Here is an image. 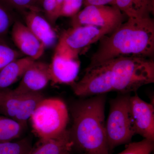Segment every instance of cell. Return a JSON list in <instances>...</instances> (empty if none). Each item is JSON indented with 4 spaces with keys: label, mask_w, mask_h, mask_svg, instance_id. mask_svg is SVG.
Returning <instances> with one entry per match:
<instances>
[{
    "label": "cell",
    "mask_w": 154,
    "mask_h": 154,
    "mask_svg": "<svg viewBox=\"0 0 154 154\" xmlns=\"http://www.w3.org/2000/svg\"><path fill=\"white\" fill-rule=\"evenodd\" d=\"M115 5L128 18H150L154 14V0H116Z\"/></svg>",
    "instance_id": "obj_16"
},
{
    "label": "cell",
    "mask_w": 154,
    "mask_h": 154,
    "mask_svg": "<svg viewBox=\"0 0 154 154\" xmlns=\"http://www.w3.org/2000/svg\"><path fill=\"white\" fill-rule=\"evenodd\" d=\"M25 127L13 119L0 116V143L11 141L20 137Z\"/></svg>",
    "instance_id": "obj_17"
},
{
    "label": "cell",
    "mask_w": 154,
    "mask_h": 154,
    "mask_svg": "<svg viewBox=\"0 0 154 154\" xmlns=\"http://www.w3.org/2000/svg\"><path fill=\"white\" fill-rule=\"evenodd\" d=\"M12 22L9 8L0 1V38L8 33Z\"/></svg>",
    "instance_id": "obj_23"
},
{
    "label": "cell",
    "mask_w": 154,
    "mask_h": 154,
    "mask_svg": "<svg viewBox=\"0 0 154 154\" xmlns=\"http://www.w3.org/2000/svg\"><path fill=\"white\" fill-rule=\"evenodd\" d=\"M98 49L87 67L119 56L152 58L154 54V21L151 17L128 18L110 34L100 39Z\"/></svg>",
    "instance_id": "obj_2"
},
{
    "label": "cell",
    "mask_w": 154,
    "mask_h": 154,
    "mask_svg": "<svg viewBox=\"0 0 154 154\" xmlns=\"http://www.w3.org/2000/svg\"><path fill=\"white\" fill-rule=\"evenodd\" d=\"M130 94H119L110 100L106 122V134L110 151L129 143L135 134L130 108Z\"/></svg>",
    "instance_id": "obj_5"
},
{
    "label": "cell",
    "mask_w": 154,
    "mask_h": 154,
    "mask_svg": "<svg viewBox=\"0 0 154 154\" xmlns=\"http://www.w3.org/2000/svg\"><path fill=\"white\" fill-rule=\"evenodd\" d=\"M113 30L94 25H82L72 27L66 30L60 38L69 47L80 53L82 50L99 41Z\"/></svg>",
    "instance_id": "obj_10"
},
{
    "label": "cell",
    "mask_w": 154,
    "mask_h": 154,
    "mask_svg": "<svg viewBox=\"0 0 154 154\" xmlns=\"http://www.w3.org/2000/svg\"><path fill=\"white\" fill-rule=\"evenodd\" d=\"M80 68L79 55L54 52L49 64L51 82L54 85L71 86L76 79Z\"/></svg>",
    "instance_id": "obj_8"
},
{
    "label": "cell",
    "mask_w": 154,
    "mask_h": 154,
    "mask_svg": "<svg viewBox=\"0 0 154 154\" xmlns=\"http://www.w3.org/2000/svg\"><path fill=\"white\" fill-rule=\"evenodd\" d=\"M12 40L19 50L34 60H37L44 54L45 48L26 25L16 22L11 32Z\"/></svg>",
    "instance_id": "obj_12"
},
{
    "label": "cell",
    "mask_w": 154,
    "mask_h": 154,
    "mask_svg": "<svg viewBox=\"0 0 154 154\" xmlns=\"http://www.w3.org/2000/svg\"><path fill=\"white\" fill-rule=\"evenodd\" d=\"M124 14L116 5H88L72 17V27L92 25L115 30L124 22Z\"/></svg>",
    "instance_id": "obj_7"
},
{
    "label": "cell",
    "mask_w": 154,
    "mask_h": 154,
    "mask_svg": "<svg viewBox=\"0 0 154 154\" xmlns=\"http://www.w3.org/2000/svg\"><path fill=\"white\" fill-rule=\"evenodd\" d=\"M21 57L20 53L0 38V71L12 61Z\"/></svg>",
    "instance_id": "obj_21"
},
{
    "label": "cell",
    "mask_w": 154,
    "mask_h": 154,
    "mask_svg": "<svg viewBox=\"0 0 154 154\" xmlns=\"http://www.w3.org/2000/svg\"><path fill=\"white\" fill-rule=\"evenodd\" d=\"M38 13L35 11H27L25 15V25L45 48H49L55 45L57 36L50 22Z\"/></svg>",
    "instance_id": "obj_13"
},
{
    "label": "cell",
    "mask_w": 154,
    "mask_h": 154,
    "mask_svg": "<svg viewBox=\"0 0 154 154\" xmlns=\"http://www.w3.org/2000/svg\"><path fill=\"white\" fill-rule=\"evenodd\" d=\"M130 108L135 134L154 141L153 105L145 102L135 94L130 97Z\"/></svg>",
    "instance_id": "obj_9"
},
{
    "label": "cell",
    "mask_w": 154,
    "mask_h": 154,
    "mask_svg": "<svg viewBox=\"0 0 154 154\" xmlns=\"http://www.w3.org/2000/svg\"><path fill=\"white\" fill-rule=\"evenodd\" d=\"M84 0H64L60 17H72L80 11Z\"/></svg>",
    "instance_id": "obj_24"
},
{
    "label": "cell",
    "mask_w": 154,
    "mask_h": 154,
    "mask_svg": "<svg viewBox=\"0 0 154 154\" xmlns=\"http://www.w3.org/2000/svg\"><path fill=\"white\" fill-rule=\"evenodd\" d=\"M105 94L77 101L72 105L69 130L75 147L82 154H109L105 121Z\"/></svg>",
    "instance_id": "obj_3"
},
{
    "label": "cell",
    "mask_w": 154,
    "mask_h": 154,
    "mask_svg": "<svg viewBox=\"0 0 154 154\" xmlns=\"http://www.w3.org/2000/svg\"><path fill=\"white\" fill-rule=\"evenodd\" d=\"M116 0H84V5H115Z\"/></svg>",
    "instance_id": "obj_25"
},
{
    "label": "cell",
    "mask_w": 154,
    "mask_h": 154,
    "mask_svg": "<svg viewBox=\"0 0 154 154\" xmlns=\"http://www.w3.org/2000/svg\"><path fill=\"white\" fill-rule=\"evenodd\" d=\"M154 82V62L141 57L119 56L87 67L82 78L71 87L82 97L136 92L142 86Z\"/></svg>",
    "instance_id": "obj_1"
},
{
    "label": "cell",
    "mask_w": 154,
    "mask_h": 154,
    "mask_svg": "<svg viewBox=\"0 0 154 154\" xmlns=\"http://www.w3.org/2000/svg\"><path fill=\"white\" fill-rule=\"evenodd\" d=\"M36 1H37V2H41L42 0H36Z\"/></svg>",
    "instance_id": "obj_26"
},
{
    "label": "cell",
    "mask_w": 154,
    "mask_h": 154,
    "mask_svg": "<svg viewBox=\"0 0 154 154\" xmlns=\"http://www.w3.org/2000/svg\"><path fill=\"white\" fill-rule=\"evenodd\" d=\"M21 82L14 91L28 94L40 92L51 82L49 64L34 61L26 69Z\"/></svg>",
    "instance_id": "obj_11"
},
{
    "label": "cell",
    "mask_w": 154,
    "mask_h": 154,
    "mask_svg": "<svg viewBox=\"0 0 154 154\" xmlns=\"http://www.w3.org/2000/svg\"><path fill=\"white\" fill-rule=\"evenodd\" d=\"M34 61L26 57L12 61L0 71V91L9 87L22 79L26 69Z\"/></svg>",
    "instance_id": "obj_15"
},
{
    "label": "cell",
    "mask_w": 154,
    "mask_h": 154,
    "mask_svg": "<svg viewBox=\"0 0 154 154\" xmlns=\"http://www.w3.org/2000/svg\"><path fill=\"white\" fill-rule=\"evenodd\" d=\"M73 147L69 131L66 129L56 137L40 140L29 154H71Z\"/></svg>",
    "instance_id": "obj_14"
},
{
    "label": "cell",
    "mask_w": 154,
    "mask_h": 154,
    "mask_svg": "<svg viewBox=\"0 0 154 154\" xmlns=\"http://www.w3.org/2000/svg\"><path fill=\"white\" fill-rule=\"evenodd\" d=\"M154 149L153 141L144 139L140 141L129 143L125 149L118 154H151Z\"/></svg>",
    "instance_id": "obj_20"
},
{
    "label": "cell",
    "mask_w": 154,
    "mask_h": 154,
    "mask_svg": "<svg viewBox=\"0 0 154 154\" xmlns=\"http://www.w3.org/2000/svg\"><path fill=\"white\" fill-rule=\"evenodd\" d=\"M64 0H42V10L48 21L54 24L60 17Z\"/></svg>",
    "instance_id": "obj_19"
},
{
    "label": "cell",
    "mask_w": 154,
    "mask_h": 154,
    "mask_svg": "<svg viewBox=\"0 0 154 154\" xmlns=\"http://www.w3.org/2000/svg\"><path fill=\"white\" fill-rule=\"evenodd\" d=\"M5 5L21 10L35 11L39 12L40 8L37 6L38 3L36 0H0Z\"/></svg>",
    "instance_id": "obj_22"
},
{
    "label": "cell",
    "mask_w": 154,
    "mask_h": 154,
    "mask_svg": "<svg viewBox=\"0 0 154 154\" xmlns=\"http://www.w3.org/2000/svg\"><path fill=\"white\" fill-rule=\"evenodd\" d=\"M32 148L31 140L28 138L16 142L0 143V154H29Z\"/></svg>",
    "instance_id": "obj_18"
},
{
    "label": "cell",
    "mask_w": 154,
    "mask_h": 154,
    "mask_svg": "<svg viewBox=\"0 0 154 154\" xmlns=\"http://www.w3.org/2000/svg\"><path fill=\"white\" fill-rule=\"evenodd\" d=\"M44 96L41 92L23 94L8 89L0 91V114L27 126V121Z\"/></svg>",
    "instance_id": "obj_6"
},
{
    "label": "cell",
    "mask_w": 154,
    "mask_h": 154,
    "mask_svg": "<svg viewBox=\"0 0 154 154\" xmlns=\"http://www.w3.org/2000/svg\"><path fill=\"white\" fill-rule=\"evenodd\" d=\"M40 140L56 137L66 130L69 113L65 103L57 98L44 99L38 103L30 118Z\"/></svg>",
    "instance_id": "obj_4"
}]
</instances>
